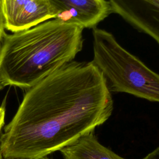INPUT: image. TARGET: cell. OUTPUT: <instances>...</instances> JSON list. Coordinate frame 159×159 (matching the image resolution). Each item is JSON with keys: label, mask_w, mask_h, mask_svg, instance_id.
Segmentation results:
<instances>
[{"label": "cell", "mask_w": 159, "mask_h": 159, "mask_svg": "<svg viewBox=\"0 0 159 159\" xmlns=\"http://www.w3.org/2000/svg\"><path fill=\"white\" fill-rule=\"evenodd\" d=\"M113 111L107 83L92 62L71 61L27 89L0 136L4 158L47 156L93 132Z\"/></svg>", "instance_id": "1"}, {"label": "cell", "mask_w": 159, "mask_h": 159, "mask_svg": "<svg viewBox=\"0 0 159 159\" xmlns=\"http://www.w3.org/2000/svg\"><path fill=\"white\" fill-rule=\"evenodd\" d=\"M83 29L57 19L6 34L0 42V84L28 89L72 61Z\"/></svg>", "instance_id": "2"}, {"label": "cell", "mask_w": 159, "mask_h": 159, "mask_svg": "<svg viewBox=\"0 0 159 159\" xmlns=\"http://www.w3.org/2000/svg\"><path fill=\"white\" fill-rule=\"evenodd\" d=\"M93 59L109 89L159 102V75L125 50L110 32L93 29Z\"/></svg>", "instance_id": "3"}, {"label": "cell", "mask_w": 159, "mask_h": 159, "mask_svg": "<svg viewBox=\"0 0 159 159\" xmlns=\"http://www.w3.org/2000/svg\"><path fill=\"white\" fill-rule=\"evenodd\" d=\"M112 12L120 16L159 46V0H108Z\"/></svg>", "instance_id": "4"}, {"label": "cell", "mask_w": 159, "mask_h": 159, "mask_svg": "<svg viewBox=\"0 0 159 159\" xmlns=\"http://www.w3.org/2000/svg\"><path fill=\"white\" fill-rule=\"evenodd\" d=\"M55 19L75 24L83 29L95 28L111 12L106 0H50Z\"/></svg>", "instance_id": "5"}, {"label": "cell", "mask_w": 159, "mask_h": 159, "mask_svg": "<svg viewBox=\"0 0 159 159\" xmlns=\"http://www.w3.org/2000/svg\"><path fill=\"white\" fill-rule=\"evenodd\" d=\"M60 151L64 159H125L101 144L94 132L80 137Z\"/></svg>", "instance_id": "6"}, {"label": "cell", "mask_w": 159, "mask_h": 159, "mask_svg": "<svg viewBox=\"0 0 159 159\" xmlns=\"http://www.w3.org/2000/svg\"><path fill=\"white\" fill-rule=\"evenodd\" d=\"M55 17L50 0H32L21 11L7 30L13 33L27 30Z\"/></svg>", "instance_id": "7"}, {"label": "cell", "mask_w": 159, "mask_h": 159, "mask_svg": "<svg viewBox=\"0 0 159 159\" xmlns=\"http://www.w3.org/2000/svg\"><path fill=\"white\" fill-rule=\"evenodd\" d=\"M32 0H2L5 28L8 29L21 11Z\"/></svg>", "instance_id": "8"}, {"label": "cell", "mask_w": 159, "mask_h": 159, "mask_svg": "<svg viewBox=\"0 0 159 159\" xmlns=\"http://www.w3.org/2000/svg\"><path fill=\"white\" fill-rule=\"evenodd\" d=\"M5 29V18L3 12L2 0H0V42L6 35L4 32Z\"/></svg>", "instance_id": "9"}, {"label": "cell", "mask_w": 159, "mask_h": 159, "mask_svg": "<svg viewBox=\"0 0 159 159\" xmlns=\"http://www.w3.org/2000/svg\"><path fill=\"white\" fill-rule=\"evenodd\" d=\"M143 159H159V147L155 148L151 153H148Z\"/></svg>", "instance_id": "10"}, {"label": "cell", "mask_w": 159, "mask_h": 159, "mask_svg": "<svg viewBox=\"0 0 159 159\" xmlns=\"http://www.w3.org/2000/svg\"><path fill=\"white\" fill-rule=\"evenodd\" d=\"M4 118H5V107L4 104H2L0 106V131L1 130L2 127L4 125Z\"/></svg>", "instance_id": "11"}, {"label": "cell", "mask_w": 159, "mask_h": 159, "mask_svg": "<svg viewBox=\"0 0 159 159\" xmlns=\"http://www.w3.org/2000/svg\"><path fill=\"white\" fill-rule=\"evenodd\" d=\"M4 159H49V158H47V156H44V157H41L35 158H4Z\"/></svg>", "instance_id": "12"}, {"label": "cell", "mask_w": 159, "mask_h": 159, "mask_svg": "<svg viewBox=\"0 0 159 159\" xmlns=\"http://www.w3.org/2000/svg\"><path fill=\"white\" fill-rule=\"evenodd\" d=\"M0 159H4L2 155V152H1V147H0Z\"/></svg>", "instance_id": "13"}, {"label": "cell", "mask_w": 159, "mask_h": 159, "mask_svg": "<svg viewBox=\"0 0 159 159\" xmlns=\"http://www.w3.org/2000/svg\"><path fill=\"white\" fill-rule=\"evenodd\" d=\"M2 88V86H1V84H0V89H1V88Z\"/></svg>", "instance_id": "14"}, {"label": "cell", "mask_w": 159, "mask_h": 159, "mask_svg": "<svg viewBox=\"0 0 159 159\" xmlns=\"http://www.w3.org/2000/svg\"><path fill=\"white\" fill-rule=\"evenodd\" d=\"M0 136H1V131H0Z\"/></svg>", "instance_id": "15"}]
</instances>
